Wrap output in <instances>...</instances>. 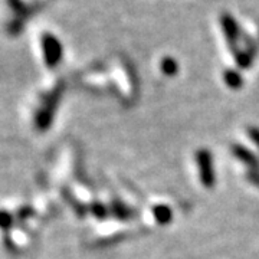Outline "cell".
<instances>
[{"instance_id":"cell-1","label":"cell","mask_w":259,"mask_h":259,"mask_svg":"<svg viewBox=\"0 0 259 259\" xmlns=\"http://www.w3.org/2000/svg\"><path fill=\"white\" fill-rule=\"evenodd\" d=\"M196 164L199 170V177L204 187L210 189L216 185V171H214V163H213L212 153L206 148H200L196 153Z\"/></svg>"},{"instance_id":"cell-2","label":"cell","mask_w":259,"mask_h":259,"mask_svg":"<svg viewBox=\"0 0 259 259\" xmlns=\"http://www.w3.org/2000/svg\"><path fill=\"white\" fill-rule=\"evenodd\" d=\"M42 49L48 68H55L62 59V44L59 42V39L52 33H44Z\"/></svg>"},{"instance_id":"cell-3","label":"cell","mask_w":259,"mask_h":259,"mask_svg":"<svg viewBox=\"0 0 259 259\" xmlns=\"http://www.w3.org/2000/svg\"><path fill=\"white\" fill-rule=\"evenodd\" d=\"M221 26H222L223 33L226 36L228 40V45L231 48V51L238 48V40L241 36V32H239V26L236 23V20L232 18V15L229 13H222L221 15Z\"/></svg>"},{"instance_id":"cell-4","label":"cell","mask_w":259,"mask_h":259,"mask_svg":"<svg viewBox=\"0 0 259 259\" xmlns=\"http://www.w3.org/2000/svg\"><path fill=\"white\" fill-rule=\"evenodd\" d=\"M232 154L238 158L249 170H259V158L250 151L249 148L243 147L242 144H233L231 147Z\"/></svg>"},{"instance_id":"cell-5","label":"cell","mask_w":259,"mask_h":259,"mask_svg":"<svg viewBox=\"0 0 259 259\" xmlns=\"http://www.w3.org/2000/svg\"><path fill=\"white\" fill-rule=\"evenodd\" d=\"M153 216L160 225H168L173 219V212L166 204H157L153 207Z\"/></svg>"},{"instance_id":"cell-6","label":"cell","mask_w":259,"mask_h":259,"mask_svg":"<svg viewBox=\"0 0 259 259\" xmlns=\"http://www.w3.org/2000/svg\"><path fill=\"white\" fill-rule=\"evenodd\" d=\"M232 54H233V58H235V61H236V64L239 68L242 69H248L250 68V65H252V61H253V55L250 54L248 49H239V48H236V49H233L232 51Z\"/></svg>"},{"instance_id":"cell-7","label":"cell","mask_w":259,"mask_h":259,"mask_svg":"<svg viewBox=\"0 0 259 259\" xmlns=\"http://www.w3.org/2000/svg\"><path fill=\"white\" fill-rule=\"evenodd\" d=\"M223 81L232 90H241L243 85V78L236 69H226L223 72Z\"/></svg>"},{"instance_id":"cell-8","label":"cell","mask_w":259,"mask_h":259,"mask_svg":"<svg viewBox=\"0 0 259 259\" xmlns=\"http://www.w3.org/2000/svg\"><path fill=\"white\" fill-rule=\"evenodd\" d=\"M160 68H161V72L167 75V76H175L177 74V71H179V64H177L176 59L166 56V58L161 59Z\"/></svg>"},{"instance_id":"cell-9","label":"cell","mask_w":259,"mask_h":259,"mask_svg":"<svg viewBox=\"0 0 259 259\" xmlns=\"http://www.w3.org/2000/svg\"><path fill=\"white\" fill-rule=\"evenodd\" d=\"M112 210H114V214L118 219H130L133 216V213H131L128 207L125 204L120 203V202H115V203L112 204Z\"/></svg>"},{"instance_id":"cell-10","label":"cell","mask_w":259,"mask_h":259,"mask_svg":"<svg viewBox=\"0 0 259 259\" xmlns=\"http://www.w3.org/2000/svg\"><path fill=\"white\" fill-rule=\"evenodd\" d=\"M246 177H248V180L252 185L259 187V170H248Z\"/></svg>"},{"instance_id":"cell-11","label":"cell","mask_w":259,"mask_h":259,"mask_svg":"<svg viewBox=\"0 0 259 259\" xmlns=\"http://www.w3.org/2000/svg\"><path fill=\"white\" fill-rule=\"evenodd\" d=\"M248 134H249L250 140L253 141V144L258 147L259 150V128L258 127H249L248 128Z\"/></svg>"},{"instance_id":"cell-12","label":"cell","mask_w":259,"mask_h":259,"mask_svg":"<svg viewBox=\"0 0 259 259\" xmlns=\"http://www.w3.org/2000/svg\"><path fill=\"white\" fill-rule=\"evenodd\" d=\"M93 210H94V214H95L97 218H100V219H102V218H105V216H107V209L100 203L94 204Z\"/></svg>"}]
</instances>
